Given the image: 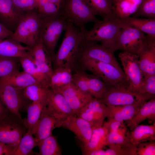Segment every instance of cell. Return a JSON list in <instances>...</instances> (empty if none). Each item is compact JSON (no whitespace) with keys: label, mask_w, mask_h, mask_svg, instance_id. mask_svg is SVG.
Instances as JSON below:
<instances>
[{"label":"cell","mask_w":155,"mask_h":155,"mask_svg":"<svg viewBox=\"0 0 155 155\" xmlns=\"http://www.w3.org/2000/svg\"><path fill=\"white\" fill-rule=\"evenodd\" d=\"M131 17H144L155 18V0H143L136 11Z\"/></svg>","instance_id":"cell-37"},{"label":"cell","mask_w":155,"mask_h":155,"mask_svg":"<svg viewBox=\"0 0 155 155\" xmlns=\"http://www.w3.org/2000/svg\"><path fill=\"white\" fill-rule=\"evenodd\" d=\"M85 29H81L67 20L63 41L52 60L54 69L65 67L70 69L73 73L76 71L80 46Z\"/></svg>","instance_id":"cell-1"},{"label":"cell","mask_w":155,"mask_h":155,"mask_svg":"<svg viewBox=\"0 0 155 155\" xmlns=\"http://www.w3.org/2000/svg\"><path fill=\"white\" fill-rule=\"evenodd\" d=\"M147 36L138 55L139 65L144 77L155 75V39Z\"/></svg>","instance_id":"cell-19"},{"label":"cell","mask_w":155,"mask_h":155,"mask_svg":"<svg viewBox=\"0 0 155 155\" xmlns=\"http://www.w3.org/2000/svg\"><path fill=\"white\" fill-rule=\"evenodd\" d=\"M15 5L19 10L25 13L37 9L38 0H12Z\"/></svg>","instance_id":"cell-42"},{"label":"cell","mask_w":155,"mask_h":155,"mask_svg":"<svg viewBox=\"0 0 155 155\" xmlns=\"http://www.w3.org/2000/svg\"><path fill=\"white\" fill-rule=\"evenodd\" d=\"M95 15L105 20L118 17L111 0H87Z\"/></svg>","instance_id":"cell-30"},{"label":"cell","mask_w":155,"mask_h":155,"mask_svg":"<svg viewBox=\"0 0 155 155\" xmlns=\"http://www.w3.org/2000/svg\"><path fill=\"white\" fill-rule=\"evenodd\" d=\"M16 58H0V79L18 70Z\"/></svg>","instance_id":"cell-39"},{"label":"cell","mask_w":155,"mask_h":155,"mask_svg":"<svg viewBox=\"0 0 155 155\" xmlns=\"http://www.w3.org/2000/svg\"><path fill=\"white\" fill-rule=\"evenodd\" d=\"M32 132L27 130L23 135L13 155H29L34 154L32 149L37 146V142Z\"/></svg>","instance_id":"cell-34"},{"label":"cell","mask_w":155,"mask_h":155,"mask_svg":"<svg viewBox=\"0 0 155 155\" xmlns=\"http://www.w3.org/2000/svg\"><path fill=\"white\" fill-rule=\"evenodd\" d=\"M139 93L155 98V75L144 77Z\"/></svg>","instance_id":"cell-40"},{"label":"cell","mask_w":155,"mask_h":155,"mask_svg":"<svg viewBox=\"0 0 155 155\" xmlns=\"http://www.w3.org/2000/svg\"><path fill=\"white\" fill-rule=\"evenodd\" d=\"M60 11L68 20L82 30L85 28L86 24L100 20L93 13L87 0H66Z\"/></svg>","instance_id":"cell-7"},{"label":"cell","mask_w":155,"mask_h":155,"mask_svg":"<svg viewBox=\"0 0 155 155\" xmlns=\"http://www.w3.org/2000/svg\"><path fill=\"white\" fill-rule=\"evenodd\" d=\"M37 10L41 17L54 16L60 13V9L49 0H38Z\"/></svg>","instance_id":"cell-38"},{"label":"cell","mask_w":155,"mask_h":155,"mask_svg":"<svg viewBox=\"0 0 155 155\" xmlns=\"http://www.w3.org/2000/svg\"><path fill=\"white\" fill-rule=\"evenodd\" d=\"M107 106L108 120L113 119L119 121L131 119L140 106L133 105Z\"/></svg>","instance_id":"cell-29"},{"label":"cell","mask_w":155,"mask_h":155,"mask_svg":"<svg viewBox=\"0 0 155 155\" xmlns=\"http://www.w3.org/2000/svg\"><path fill=\"white\" fill-rule=\"evenodd\" d=\"M26 13L18 9L12 0H0V22L13 32Z\"/></svg>","instance_id":"cell-18"},{"label":"cell","mask_w":155,"mask_h":155,"mask_svg":"<svg viewBox=\"0 0 155 155\" xmlns=\"http://www.w3.org/2000/svg\"><path fill=\"white\" fill-rule=\"evenodd\" d=\"M29 52L34 62L52 65L51 58L39 39L36 44L31 48Z\"/></svg>","instance_id":"cell-36"},{"label":"cell","mask_w":155,"mask_h":155,"mask_svg":"<svg viewBox=\"0 0 155 155\" xmlns=\"http://www.w3.org/2000/svg\"><path fill=\"white\" fill-rule=\"evenodd\" d=\"M118 57L129 86L139 93L144 76L139 65V56L131 53L122 51L119 53Z\"/></svg>","instance_id":"cell-12"},{"label":"cell","mask_w":155,"mask_h":155,"mask_svg":"<svg viewBox=\"0 0 155 155\" xmlns=\"http://www.w3.org/2000/svg\"><path fill=\"white\" fill-rule=\"evenodd\" d=\"M147 119L154 121H155V98L143 103L134 116L127 121V125L131 130L140 123Z\"/></svg>","instance_id":"cell-24"},{"label":"cell","mask_w":155,"mask_h":155,"mask_svg":"<svg viewBox=\"0 0 155 155\" xmlns=\"http://www.w3.org/2000/svg\"><path fill=\"white\" fill-rule=\"evenodd\" d=\"M73 72L69 69L58 67L53 69L49 85V88L57 90L72 82Z\"/></svg>","instance_id":"cell-31"},{"label":"cell","mask_w":155,"mask_h":155,"mask_svg":"<svg viewBox=\"0 0 155 155\" xmlns=\"http://www.w3.org/2000/svg\"><path fill=\"white\" fill-rule=\"evenodd\" d=\"M107 115V106L100 100L93 97L77 115L94 126H101L103 125Z\"/></svg>","instance_id":"cell-15"},{"label":"cell","mask_w":155,"mask_h":155,"mask_svg":"<svg viewBox=\"0 0 155 155\" xmlns=\"http://www.w3.org/2000/svg\"><path fill=\"white\" fill-rule=\"evenodd\" d=\"M113 5L115 7L119 0H111Z\"/></svg>","instance_id":"cell-48"},{"label":"cell","mask_w":155,"mask_h":155,"mask_svg":"<svg viewBox=\"0 0 155 155\" xmlns=\"http://www.w3.org/2000/svg\"><path fill=\"white\" fill-rule=\"evenodd\" d=\"M155 140L141 143L136 145V155H155Z\"/></svg>","instance_id":"cell-41"},{"label":"cell","mask_w":155,"mask_h":155,"mask_svg":"<svg viewBox=\"0 0 155 155\" xmlns=\"http://www.w3.org/2000/svg\"><path fill=\"white\" fill-rule=\"evenodd\" d=\"M26 129L23 121L10 112L0 119V142L10 146L15 151L26 132Z\"/></svg>","instance_id":"cell-9"},{"label":"cell","mask_w":155,"mask_h":155,"mask_svg":"<svg viewBox=\"0 0 155 155\" xmlns=\"http://www.w3.org/2000/svg\"><path fill=\"white\" fill-rule=\"evenodd\" d=\"M0 82L8 84L20 90L33 84L42 86L32 76L24 71L22 72L17 71L1 78Z\"/></svg>","instance_id":"cell-25"},{"label":"cell","mask_w":155,"mask_h":155,"mask_svg":"<svg viewBox=\"0 0 155 155\" xmlns=\"http://www.w3.org/2000/svg\"><path fill=\"white\" fill-rule=\"evenodd\" d=\"M79 70L91 72L107 86L122 83L128 84L124 71L109 63L94 59H81L78 61L76 71Z\"/></svg>","instance_id":"cell-5"},{"label":"cell","mask_w":155,"mask_h":155,"mask_svg":"<svg viewBox=\"0 0 155 155\" xmlns=\"http://www.w3.org/2000/svg\"><path fill=\"white\" fill-rule=\"evenodd\" d=\"M64 0H63V1H64Z\"/></svg>","instance_id":"cell-49"},{"label":"cell","mask_w":155,"mask_h":155,"mask_svg":"<svg viewBox=\"0 0 155 155\" xmlns=\"http://www.w3.org/2000/svg\"><path fill=\"white\" fill-rule=\"evenodd\" d=\"M47 104V102H32L26 107L27 116L23 119V122L27 130L33 134L42 110Z\"/></svg>","instance_id":"cell-28"},{"label":"cell","mask_w":155,"mask_h":155,"mask_svg":"<svg viewBox=\"0 0 155 155\" xmlns=\"http://www.w3.org/2000/svg\"><path fill=\"white\" fill-rule=\"evenodd\" d=\"M18 59L24 71L31 75L42 85L49 88L50 78L38 70L29 51L26 56Z\"/></svg>","instance_id":"cell-27"},{"label":"cell","mask_w":155,"mask_h":155,"mask_svg":"<svg viewBox=\"0 0 155 155\" xmlns=\"http://www.w3.org/2000/svg\"><path fill=\"white\" fill-rule=\"evenodd\" d=\"M14 151L10 146L0 142V155H13Z\"/></svg>","instance_id":"cell-44"},{"label":"cell","mask_w":155,"mask_h":155,"mask_svg":"<svg viewBox=\"0 0 155 155\" xmlns=\"http://www.w3.org/2000/svg\"><path fill=\"white\" fill-rule=\"evenodd\" d=\"M144 33L135 27H122L116 38L115 51L120 50L138 55L147 38Z\"/></svg>","instance_id":"cell-8"},{"label":"cell","mask_w":155,"mask_h":155,"mask_svg":"<svg viewBox=\"0 0 155 155\" xmlns=\"http://www.w3.org/2000/svg\"><path fill=\"white\" fill-rule=\"evenodd\" d=\"M122 27H135L149 37L155 39V18L147 19L132 17L119 18Z\"/></svg>","instance_id":"cell-26"},{"label":"cell","mask_w":155,"mask_h":155,"mask_svg":"<svg viewBox=\"0 0 155 155\" xmlns=\"http://www.w3.org/2000/svg\"><path fill=\"white\" fill-rule=\"evenodd\" d=\"M67 20L61 12L51 17H40L38 39L42 42L52 60L59 39L66 27Z\"/></svg>","instance_id":"cell-2"},{"label":"cell","mask_w":155,"mask_h":155,"mask_svg":"<svg viewBox=\"0 0 155 155\" xmlns=\"http://www.w3.org/2000/svg\"><path fill=\"white\" fill-rule=\"evenodd\" d=\"M37 146L39 149L38 155H61L62 149L59 144L57 137L52 134L38 141Z\"/></svg>","instance_id":"cell-32"},{"label":"cell","mask_w":155,"mask_h":155,"mask_svg":"<svg viewBox=\"0 0 155 155\" xmlns=\"http://www.w3.org/2000/svg\"><path fill=\"white\" fill-rule=\"evenodd\" d=\"M49 88L38 84H33L22 90L23 96L26 101L47 102Z\"/></svg>","instance_id":"cell-33"},{"label":"cell","mask_w":155,"mask_h":155,"mask_svg":"<svg viewBox=\"0 0 155 155\" xmlns=\"http://www.w3.org/2000/svg\"><path fill=\"white\" fill-rule=\"evenodd\" d=\"M153 98L134 91L127 83H122L107 86L100 100L107 106L133 105L140 106Z\"/></svg>","instance_id":"cell-4"},{"label":"cell","mask_w":155,"mask_h":155,"mask_svg":"<svg viewBox=\"0 0 155 155\" xmlns=\"http://www.w3.org/2000/svg\"><path fill=\"white\" fill-rule=\"evenodd\" d=\"M93 126L89 122L76 114L65 118L62 125V127L71 131L75 135L80 142V146L86 144L90 140Z\"/></svg>","instance_id":"cell-16"},{"label":"cell","mask_w":155,"mask_h":155,"mask_svg":"<svg viewBox=\"0 0 155 155\" xmlns=\"http://www.w3.org/2000/svg\"><path fill=\"white\" fill-rule=\"evenodd\" d=\"M155 121L150 125H138L126 135L132 144L136 146L144 142L155 140Z\"/></svg>","instance_id":"cell-23"},{"label":"cell","mask_w":155,"mask_h":155,"mask_svg":"<svg viewBox=\"0 0 155 155\" xmlns=\"http://www.w3.org/2000/svg\"><path fill=\"white\" fill-rule=\"evenodd\" d=\"M65 118L61 117L47 105L45 106L33 133L37 143L52 135L53 130L56 128L62 127Z\"/></svg>","instance_id":"cell-13"},{"label":"cell","mask_w":155,"mask_h":155,"mask_svg":"<svg viewBox=\"0 0 155 155\" xmlns=\"http://www.w3.org/2000/svg\"><path fill=\"white\" fill-rule=\"evenodd\" d=\"M122 24L118 17L109 19L100 20L95 22L89 30H84V39L97 42L108 48L114 53L116 51V38Z\"/></svg>","instance_id":"cell-3"},{"label":"cell","mask_w":155,"mask_h":155,"mask_svg":"<svg viewBox=\"0 0 155 155\" xmlns=\"http://www.w3.org/2000/svg\"><path fill=\"white\" fill-rule=\"evenodd\" d=\"M13 32L0 22V42L10 37Z\"/></svg>","instance_id":"cell-45"},{"label":"cell","mask_w":155,"mask_h":155,"mask_svg":"<svg viewBox=\"0 0 155 155\" xmlns=\"http://www.w3.org/2000/svg\"><path fill=\"white\" fill-rule=\"evenodd\" d=\"M0 99L4 105L11 113L23 121L20 111L28 104L24 98L22 90L0 82Z\"/></svg>","instance_id":"cell-14"},{"label":"cell","mask_w":155,"mask_h":155,"mask_svg":"<svg viewBox=\"0 0 155 155\" xmlns=\"http://www.w3.org/2000/svg\"><path fill=\"white\" fill-rule=\"evenodd\" d=\"M40 16L37 9L27 12L9 37L32 48L38 39Z\"/></svg>","instance_id":"cell-6"},{"label":"cell","mask_w":155,"mask_h":155,"mask_svg":"<svg viewBox=\"0 0 155 155\" xmlns=\"http://www.w3.org/2000/svg\"><path fill=\"white\" fill-rule=\"evenodd\" d=\"M9 112L0 99V119L5 117Z\"/></svg>","instance_id":"cell-46"},{"label":"cell","mask_w":155,"mask_h":155,"mask_svg":"<svg viewBox=\"0 0 155 155\" xmlns=\"http://www.w3.org/2000/svg\"><path fill=\"white\" fill-rule=\"evenodd\" d=\"M143 0H119L115 8L117 17L130 16L137 10Z\"/></svg>","instance_id":"cell-35"},{"label":"cell","mask_w":155,"mask_h":155,"mask_svg":"<svg viewBox=\"0 0 155 155\" xmlns=\"http://www.w3.org/2000/svg\"><path fill=\"white\" fill-rule=\"evenodd\" d=\"M123 123V121H119L113 119H108L103 123V126L107 130L108 133L116 132L118 128Z\"/></svg>","instance_id":"cell-43"},{"label":"cell","mask_w":155,"mask_h":155,"mask_svg":"<svg viewBox=\"0 0 155 155\" xmlns=\"http://www.w3.org/2000/svg\"><path fill=\"white\" fill-rule=\"evenodd\" d=\"M72 82L84 92L100 100L107 87L97 76L82 70H78L73 73Z\"/></svg>","instance_id":"cell-11"},{"label":"cell","mask_w":155,"mask_h":155,"mask_svg":"<svg viewBox=\"0 0 155 155\" xmlns=\"http://www.w3.org/2000/svg\"><path fill=\"white\" fill-rule=\"evenodd\" d=\"M49 1L61 9L62 3L63 1V0H49Z\"/></svg>","instance_id":"cell-47"},{"label":"cell","mask_w":155,"mask_h":155,"mask_svg":"<svg viewBox=\"0 0 155 155\" xmlns=\"http://www.w3.org/2000/svg\"><path fill=\"white\" fill-rule=\"evenodd\" d=\"M47 105L63 118L75 114L63 96L57 90L49 88Z\"/></svg>","instance_id":"cell-20"},{"label":"cell","mask_w":155,"mask_h":155,"mask_svg":"<svg viewBox=\"0 0 155 155\" xmlns=\"http://www.w3.org/2000/svg\"><path fill=\"white\" fill-rule=\"evenodd\" d=\"M57 90L63 96L73 112L76 115L93 97L82 91L73 82Z\"/></svg>","instance_id":"cell-17"},{"label":"cell","mask_w":155,"mask_h":155,"mask_svg":"<svg viewBox=\"0 0 155 155\" xmlns=\"http://www.w3.org/2000/svg\"><path fill=\"white\" fill-rule=\"evenodd\" d=\"M114 53L108 48L97 42L83 39L80 46L78 62L81 59L95 60L111 64L123 71Z\"/></svg>","instance_id":"cell-10"},{"label":"cell","mask_w":155,"mask_h":155,"mask_svg":"<svg viewBox=\"0 0 155 155\" xmlns=\"http://www.w3.org/2000/svg\"><path fill=\"white\" fill-rule=\"evenodd\" d=\"M0 42V58H19L26 56L31 48L24 46L10 38Z\"/></svg>","instance_id":"cell-21"},{"label":"cell","mask_w":155,"mask_h":155,"mask_svg":"<svg viewBox=\"0 0 155 155\" xmlns=\"http://www.w3.org/2000/svg\"><path fill=\"white\" fill-rule=\"evenodd\" d=\"M108 132L104 126H93L92 135L88 142L80 146L83 155L86 152L102 149L107 145Z\"/></svg>","instance_id":"cell-22"}]
</instances>
